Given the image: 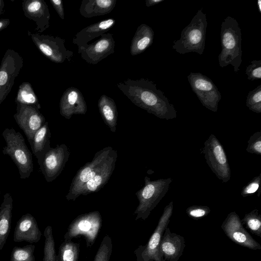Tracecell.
I'll use <instances>...</instances> for the list:
<instances>
[{
	"instance_id": "obj_1",
	"label": "cell",
	"mask_w": 261,
	"mask_h": 261,
	"mask_svg": "<svg viewBox=\"0 0 261 261\" xmlns=\"http://www.w3.org/2000/svg\"><path fill=\"white\" fill-rule=\"evenodd\" d=\"M116 86L133 103L148 113L166 120L176 117L173 105L152 81L144 78L128 79Z\"/></svg>"
},
{
	"instance_id": "obj_2",
	"label": "cell",
	"mask_w": 261,
	"mask_h": 261,
	"mask_svg": "<svg viewBox=\"0 0 261 261\" xmlns=\"http://www.w3.org/2000/svg\"><path fill=\"white\" fill-rule=\"evenodd\" d=\"M220 40L221 50L218 56L221 67L231 65L234 71L240 70L242 59V33L237 20L228 16L221 25Z\"/></svg>"
},
{
	"instance_id": "obj_3",
	"label": "cell",
	"mask_w": 261,
	"mask_h": 261,
	"mask_svg": "<svg viewBox=\"0 0 261 261\" xmlns=\"http://www.w3.org/2000/svg\"><path fill=\"white\" fill-rule=\"evenodd\" d=\"M207 26L206 14L203 12L202 9H199L181 31L179 39L174 41L172 48L180 54L194 52L202 55Z\"/></svg>"
},
{
	"instance_id": "obj_4",
	"label": "cell",
	"mask_w": 261,
	"mask_h": 261,
	"mask_svg": "<svg viewBox=\"0 0 261 261\" xmlns=\"http://www.w3.org/2000/svg\"><path fill=\"white\" fill-rule=\"evenodd\" d=\"M6 145L2 152L9 155L17 166L20 179L30 177L33 171L32 154L28 148L21 133L13 128H6L2 133Z\"/></svg>"
},
{
	"instance_id": "obj_5",
	"label": "cell",
	"mask_w": 261,
	"mask_h": 261,
	"mask_svg": "<svg viewBox=\"0 0 261 261\" xmlns=\"http://www.w3.org/2000/svg\"><path fill=\"white\" fill-rule=\"evenodd\" d=\"M172 181L171 178L151 180L148 176L145 177L144 186L135 194L139 201L134 212V215H136V220H145L148 217L168 191Z\"/></svg>"
},
{
	"instance_id": "obj_6",
	"label": "cell",
	"mask_w": 261,
	"mask_h": 261,
	"mask_svg": "<svg viewBox=\"0 0 261 261\" xmlns=\"http://www.w3.org/2000/svg\"><path fill=\"white\" fill-rule=\"evenodd\" d=\"M173 201L167 205L157 226L148 242L140 245L135 251L137 261H165L160 251V244L165 230L168 225L173 213Z\"/></svg>"
},
{
	"instance_id": "obj_7",
	"label": "cell",
	"mask_w": 261,
	"mask_h": 261,
	"mask_svg": "<svg viewBox=\"0 0 261 261\" xmlns=\"http://www.w3.org/2000/svg\"><path fill=\"white\" fill-rule=\"evenodd\" d=\"M113 149L111 146H108L99 150L95 153L91 161L86 163L79 169L72 180L66 195L67 200L74 201L80 196L82 187L95 176Z\"/></svg>"
},
{
	"instance_id": "obj_8",
	"label": "cell",
	"mask_w": 261,
	"mask_h": 261,
	"mask_svg": "<svg viewBox=\"0 0 261 261\" xmlns=\"http://www.w3.org/2000/svg\"><path fill=\"white\" fill-rule=\"evenodd\" d=\"M101 224L102 218L98 211L82 214L70 223L64 239L71 240L82 236L86 240L87 247H91L95 242Z\"/></svg>"
},
{
	"instance_id": "obj_9",
	"label": "cell",
	"mask_w": 261,
	"mask_h": 261,
	"mask_svg": "<svg viewBox=\"0 0 261 261\" xmlns=\"http://www.w3.org/2000/svg\"><path fill=\"white\" fill-rule=\"evenodd\" d=\"M28 34L38 50L51 62L62 63L72 60L73 53L66 48L65 41L60 37L33 33L30 31Z\"/></svg>"
},
{
	"instance_id": "obj_10",
	"label": "cell",
	"mask_w": 261,
	"mask_h": 261,
	"mask_svg": "<svg viewBox=\"0 0 261 261\" xmlns=\"http://www.w3.org/2000/svg\"><path fill=\"white\" fill-rule=\"evenodd\" d=\"M202 153L208 166L218 178L227 182L230 178V169L225 151L217 137L211 134L204 143Z\"/></svg>"
},
{
	"instance_id": "obj_11",
	"label": "cell",
	"mask_w": 261,
	"mask_h": 261,
	"mask_svg": "<svg viewBox=\"0 0 261 261\" xmlns=\"http://www.w3.org/2000/svg\"><path fill=\"white\" fill-rule=\"evenodd\" d=\"M187 77L192 91L202 105L216 112L221 94L214 82L200 72H190Z\"/></svg>"
},
{
	"instance_id": "obj_12",
	"label": "cell",
	"mask_w": 261,
	"mask_h": 261,
	"mask_svg": "<svg viewBox=\"0 0 261 261\" xmlns=\"http://www.w3.org/2000/svg\"><path fill=\"white\" fill-rule=\"evenodd\" d=\"M23 65L22 57L12 49H7L0 65V105L8 95Z\"/></svg>"
},
{
	"instance_id": "obj_13",
	"label": "cell",
	"mask_w": 261,
	"mask_h": 261,
	"mask_svg": "<svg viewBox=\"0 0 261 261\" xmlns=\"http://www.w3.org/2000/svg\"><path fill=\"white\" fill-rule=\"evenodd\" d=\"M70 151L65 144L51 147L44 155L40 164V170L45 179L50 182L61 173L68 160Z\"/></svg>"
},
{
	"instance_id": "obj_14",
	"label": "cell",
	"mask_w": 261,
	"mask_h": 261,
	"mask_svg": "<svg viewBox=\"0 0 261 261\" xmlns=\"http://www.w3.org/2000/svg\"><path fill=\"white\" fill-rule=\"evenodd\" d=\"M14 118L31 144L36 132L45 123V118L36 107L16 102Z\"/></svg>"
},
{
	"instance_id": "obj_15",
	"label": "cell",
	"mask_w": 261,
	"mask_h": 261,
	"mask_svg": "<svg viewBox=\"0 0 261 261\" xmlns=\"http://www.w3.org/2000/svg\"><path fill=\"white\" fill-rule=\"evenodd\" d=\"M115 41L113 34L106 33L90 44L78 46L81 58L90 64L96 65L114 53Z\"/></svg>"
},
{
	"instance_id": "obj_16",
	"label": "cell",
	"mask_w": 261,
	"mask_h": 261,
	"mask_svg": "<svg viewBox=\"0 0 261 261\" xmlns=\"http://www.w3.org/2000/svg\"><path fill=\"white\" fill-rule=\"evenodd\" d=\"M221 227L226 236L236 244L252 250L261 249L259 243L244 227L235 212L227 215Z\"/></svg>"
},
{
	"instance_id": "obj_17",
	"label": "cell",
	"mask_w": 261,
	"mask_h": 261,
	"mask_svg": "<svg viewBox=\"0 0 261 261\" xmlns=\"http://www.w3.org/2000/svg\"><path fill=\"white\" fill-rule=\"evenodd\" d=\"M60 113L69 119L73 115H85L87 106L82 92L76 88L69 87L63 93L59 103Z\"/></svg>"
},
{
	"instance_id": "obj_18",
	"label": "cell",
	"mask_w": 261,
	"mask_h": 261,
	"mask_svg": "<svg viewBox=\"0 0 261 261\" xmlns=\"http://www.w3.org/2000/svg\"><path fill=\"white\" fill-rule=\"evenodd\" d=\"M22 8L24 16L35 22V30L38 33H42L49 27L50 15L44 0H24Z\"/></svg>"
},
{
	"instance_id": "obj_19",
	"label": "cell",
	"mask_w": 261,
	"mask_h": 261,
	"mask_svg": "<svg viewBox=\"0 0 261 261\" xmlns=\"http://www.w3.org/2000/svg\"><path fill=\"white\" fill-rule=\"evenodd\" d=\"M117 159V150L113 149L102 167L95 176L87 182L81 188L80 195L97 192L107 184L115 169Z\"/></svg>"
},
{
	"instance_id": "obj_20",
	"label": "cell",
	"mask_w": 261,
	"mask_h": 261,
	"mask_svg": "<svg viewBox=\"0 0 261 261\" xmlns=\"http://www.w3.org/2000/svg\"><path fill=\"white\" fill-rule=\"evenodd\" d=\"M41 237L36 220L31 214L22 215L17 222L13 234L14 242L26 241L33 244L38 242Z\"/></svg>"
},
{
	"instance_id": "obj_21",
	"label": "cell",
	"mask_w": 261,
	"mask_h": 261,
	"mask_svg": "<svg viewBox=\"0 0 261 261\" xmlns=\"http://www.w3.org/2000/svg\"><path fill=\"white\" fill-rule=\"evenodd\" d=\"M186 246L185 238L166 228L162 238L160 251L165 261H178Z\"/></svg>"
},
{
	"instance_id": "obj_22",
	"label": "cell",
	"mask_w": 261,
	"mask_h": 261,
	"mask_svg": "<svg viewBox=\"0 0 261 261\" xmlns=\"http://www.w3.org/2000/svg\"><path fill=\"white\" fill-rule=\"evenodd\" d=\"M116 23L114 18H108L91 24L77 33L72 43L77 46L84 45L94 38L106 33Z\"/></svg>"
},
{
	"instance_id": "obj_23",
	"label": "cell",
	"mask_w": 261,
	"mask_h": 261,
	"mask_svg": "<svg viewBox=\"0 0 261 261\" xmlns=\"http://www.w3.org/2000/svg\"><path fill=\"white\" fill-rule=\"evenodd\" d=\"M116 4V0H83L79 12L87 18L102 16L111 12Z\"/></svg>"
},
{
	"instance_id": "obj_24",
	"label": "cell",
	"mask_w": 261,
	"mask_h": 261,
	"mask_svg": "<svg viewBox=\"0 0 261 261\" xmlns=\"http://www.w3.org/2000/svg\"><path fill=\"white\" fill-rule=\"evenodd\" d=\"M154 33L152 29L145 23L140 24L132 40L130 53L136 56L143 53L153 43Z\"/></svg>"
},
{
	"instance_id": "obj_25",
	"label": "cell",
	"mask_w": 261,
	"mask_h": 261,
	"mask_svg": "<svg viewBox=\"0 0 261 261\" xmlns=\"http://www.w3.org/2000/svg\"><path fill=\"white\" fill-rule=\"evenodd\" d=\"M13 200L10 193L4 195L0 206V252L3 249L9 236L12 217Z\"/></svg>"
},
{
	"instance_id": "obj_26",
	"label": "cell",
	"mask_w": 261,
	"mask_h": 261,
	"mask_svg": "<svg viewBox=\"0 0 261 261\" xmlns=\"http://www.w3.org/2000/svg\"><path fill=\"white\" fill-rule=\"evenodd\" d=\"M97 106L103 122L112 133H115L117 124L118 111L114 99L103 94L99 97Z\"/></svg>"
},
{
	"instance_id": "obj_27",
	"label": "cell",
	"mask_w": 261,
	"mask_h": 261,
	"mask_svg": "<svg viewBox=\"0 0 261 261\" xmlns=\"http://www.w3.org/2000/svg\"><path fill=\"white\" fill-rule=\"evenodd\" d=\"M51 133L48 122L46 121L43 125L35 134L30 145L33 154L40 164L45 153L51 148L50 138Z\"/></svg>"
},
{
	"instance_id": "obj_28",
	"label": "cell",
	"mask_w": 261,
	"mask_h": 261,
	"mask_svg": "<svg viewBox=\"0 0 261 261\" xmlns=\"http://www.w3.org/2000/svg\"><path fill=\"white\" fill-rule=\"evenodd\" d=\"M15 102L33 106L39 110L41 108L38 98L28 82H23L19 86Z\"/></svg>"
},
{
	"instance_id": "obj_29",
	"label": "cell",
	"mask_w": 261,
	"mask_h": 261,
	"mask_svg": "<svg viewBox=\"0 0 261 261\" xmlns=\"http://www.w3.org/2000/svg\"><path fill=\"white\" fill-rule=\"evenodd\" d=\"M80 245L71 240H64L61 244L58 253L60 261H78Z\"/></svg>"
},
{
	"instance_id": "obj_30",
	"label": "cell",
	"mask_w": 261,
	"mask_h": 261,
	"mask_svg": "<svg viewBox=\"0 0 261 261\" xmlns=\"http://www.w3.org/2000/svg\"><path fill=\"white\" fill-rule=\"evenodd\" d=\"M241 222L252 234L261 238V215L258 210L255 208L246 214Z\"/></svg>"
},
{
	"instance_id": "obj_31",
	"label": "cell",
	"mask_w": 261,
	"mask_h": 261,
	"mask_svg": "<svg viewBox=\"0 0 261 261\" xmlns=\"http://www.w3.org/2000/svg\"><path fill=\"white\" fill-rule=\"evenodd\" d=\"M45 242L42 261H60L55 250V243L50 226H47L44 230Z\"/></svg>"
},
{
	"instance_id": "obj_32",
	"label": "cell",
	"mask_w": 261,
	"mask_h": 261,
	"mask_svg": "<svg viewBox=\"0 0 261 261\" xmlns=\"http://www.w3.org/2000/svg\"><path fill=\"white\" fill-rule=\"evenodd\" d=\"M35 248L33 244L14 247L11 252L10 261H35Z\"/></svg>"
},
{
	"instance_id": "obj_33",
	"label": "cell",
	"mask_w": 261,
	"mask_h": 261,
	"mask_svg": "<svg viewBox=\"0 0 261 261\" xmlns=\"http://www.w3.org/2000/svg\"><path fill=\"white\" fill-rule=\"evenodd\" d=\"M112 248V239L107 234L103 238L93 261H109Z\"/></svg>"
},
{
	"instance_id": "obj_34",
	"label": "cell",
	"mask_w": 261,
	"mask_h": 261,
	"mask_svg": "<svg viewBox=\"0 0 261 261\" xmlns=\"http://www.w3.org/2000/svg\"><path fill=\"white\" fill-rule=\"evenodd\" d=\"M246 106L253 112L261 113V85L249 92L247 96Z\"/></svg>"
},
{
	"instance_id": "obj_35",
	"label": "cell",
	"mask_w": 261,
	"mask_h": 261,
	"mask_svg": "<svg viewBox=\"0 0 261 261\" xmlns=\"http://www.w3.org/2000/svg\"><path fill=\"white\" fill-rule=\"evenodd\" d=\"M246 151L248 153L261 154V132L254 133L248 141Z\"/></svg>"
},
{
	"instance_id": "obj_36",
	"label": "cell",
	"mask_w": 261,
	"mask_h": 261,
	"mask_svg": "<svg viewBox=\"0 0 261 261\" xmlns=\"http://www.w3.org/2000/svg\"><path fill=\"white\" fill-rule=\"evenodd\" d=\"M211 210L205 205H192L186 209L188 216L193 219H199L210 214Z\"/></svg>"
},
{
	"instance_id": "obj_37",
	"label": "cell",
	"mask_w": 261,
	"mask_h": 261,
	"mask_svg": "<svg viewBox=\"0 0 261 261\" xmlns=\"http://www.w3.org/2000/svg\"><path fill=\"white\" fill-rule=\"evenodd\" d=\"M247 67L245 71L248 80L255 81L261 79V60H254Z\"/></svg>"
},
{
	"instance_id": "obj_38",
	"label": "cell",
	"mask_w": 261,
	"mask_h": 261,
	"mask_svg": "<svg viewBox=\"0 0 261 261\" xmlns=\"http://www.w3.org/2000/svg\"><path fill=\"white\" fill-rule=\"evenodd\" d=\"M261 182V173L254 177L245 186H244L241 192V195L245 197L255 193L258 189Z\"/></svg>"
},
{
	"instance_id": "obj_39",
	"label": "cell",
	"mask_w": 261,
	"mask_h": 261,
	"mask_svg": "<svg viewBox=\"0 0 261 261\" xmlns=\"http://www.w3.org/2000/svg\"><path fill=\"white\" fill-rule=\"evenodd\" d=\"M50 3L57 12L59 16L64 20V10L63 1L61 0H50Z\"/></svg>"
},
{
	"instance_id": "obj_40",
	"label": "cell",
	"mask_w": 261,
	"mask_h": 261,
	"mask_svg": "<svg viewBox=\"0 0 261 261\" xmlns=\"http://www.w3.org/2000/svg\"><path fill=\"white\" fill-rule=\"evenodd\" d=\"M10 23V20L8 18L0 19V32L7 28Z\"/></svg>"
},
{
	"instance_id": "obj_41",
	"label": "cell",
	"mask_w": 261,
	"mask_h": 261,
	"mask_svg": "<svg viewBox=\"0 0 261 261\" xmlns=\"http://www.w3.org/2000/svg\"><path fill=\"white\" fill-rule=\"evenodd\" d=\"M164 0H146L145 5L147 7H151L164 2Z\"/></svg>"
},
{
	"instance_id": "obj_42",
	"label": "cell",
	"mask_w": 261,
	"mask_h": 261,
	"mask_svg": "<svg viewBox=\"0 0 261 261\" xmlns=\"http://www.w3.org/2000/svg\"><path fill=\"white\" fill-rule=\"evenodd\" d=\"M5 2L3 0H0V15L5 12Z\"/></svg>"
},
{
	"instance_id": "obj_43",
	"label": "cell",
	"mask_w": 261,
	"mask_h": 261,
	"mask_svg": "<svg viewBox=\"0 0 261 261\" xmlns=\"http://www.w3.org/2000/svg\"><path fill=\"white\" fill-rule=\"evenodd\" d=\"M257 4L258 6V10H259V13H261V1H260V0H258L257 1Z\"/></svg>"
}]
</instances>
